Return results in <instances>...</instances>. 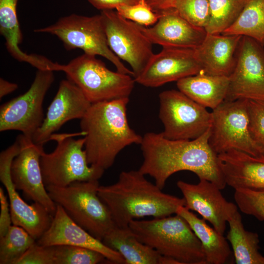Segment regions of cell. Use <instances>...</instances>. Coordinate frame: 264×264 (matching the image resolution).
<instances>
[{
  "label": "cell",
  "instance_id": "9a60e30c",
  "mask_svg": "<svg viewBox=\"0 0 264 264\" xmlns=\"http://www.w3.org/2000/svg\"><path fill=\"white\" fill-rule=\"evenodd\" d=\"M20 150L11 165V176L18 190L25 197L44 206L54 215L56 204L52 200L44 184L40 157L44 151L43 146L34 143L31 138L22 134L17 136Z\"/></svg>",
  "mask_w": 264,
  "mask_h": 264
},
{
  "label": "cell",
  "instance_id": "9c48e42d",
  "mask_svg": "<svg viewBox=\"0 0 264 264\" xmlns=\"http://www.w3.org/2000/svg\"><path fill=\"white\" fill-rule=\"evenodd\" d=\"M212 114L208 142L217 154L236 150L256 157L264 156L250 134L247 99L224 101L213 110Z\"/></svg>",
  "mask_w": 264,
  "mask_h": 264
},
{
  "label": "cell",
  "instance_id": "484cf974",
  "mask_svg": "<svg viewBox=\"0 0 264 264\" xmlns=\"http://www.w3.org/2000/svg\"><path fill=\"white\" fill-rule=\"evenodd\" d=\"M189 224L202 245L206 264H224L230 261L232 252L226 238L198 217L185 206L176 211Z\"/></svg>",
  "mask_w": 264,
  "mask_h": 264
},
{
  "label": "cell",
  "instance_id": "277c9868",
  "mask_svg": "<svg viewBox=\"0 0 264 264\" xmlns=\"http://www.w3.org/2000/svg\"><path fill=\"white\" fill-rule=\"evenodd\" d=\"M129 228L141 242L177 264H206L200 242L180 216L133 220Z\"/></svg>",
  "mask_w": 264,
  "mask_h": 264
},
{
  "label": "cell",
  "instance_id": "d590c367",
  "mask_svg": "<svg viewBox=\"0 0 264 264\" xmlns=\"http://www.w3.org/2000/svg\"><path fill=\"white\" fill-rule=\"evenodd\" d=\"M17 264H54L53 246L40 245L36 242L19 260Z\"/></svg>",
  "mask_w": 264,
  "mask_h": 264
},
{
  "label": "cell",
  "instance_id": "ac0fdd59",
  "mask_svg": "<svg viewBox=\"0 0 264 264\" xmlns=\"http://www.w3.org/2000/svg\"><path fill=\"white\" fill-rule=\"evenodd\" d=\"M91 104L73 82L68 79L63 80L42 125L32 136L33 142L43 146L66 122L81 119Z\"/></svg>",
  "mask_w": 264,
  "mask_h": 264
},
{
  "label": "cell",
  "instance_id": "8d00e7d4",
  "mask_svg": "<svg viewBox=\"0 0 264 264\" xmlns=\"http://www.w3.org/2000/svg\"><path fill=\"white\" fill-rule=\"evenodd\" d=\"M0 238L4 236L12 223L9 204L2 187H0Z\"/></svg>",
  "mask_w": 264,
  "mask_h": 264
},
{
  "label": "cell",
  "instance_id": "836d02e7",
  "mask_svg": "<svg viewBox=\"0 0 264 264\" xmlns=\"http://www.w3.org/2000/svg\"><path fill=\"white\" fill-rule=\"evenodd\" d=\"M249 131L264 154V101L247 100Z\"/></svg>",
  "mask_w": 264,
  "mask_h": 264
},
{
  "label": "cell",
  "instance_id": "52a82bcc",
  "mask_svg": "<svg viewBox=\"0 0 264 264\" xmlns=\"http://www.w3.org/2000/svg\"><path fill=\"white\" fill-rule=\"evenodd\" d=\"M62 71L91 104L129 98L135 82L132 75L111 71L95 56L86 53L63 65Z\"/></svg>",
  "mask_w": 264,
  "mask_h": 264
},
{
  "label": "cell",
  "instance_id": "ffe728a7",
  "mask_svg": "<svg viewBox=\"0 0 264 264\" xmlns=\"http://www.w3.org/2000/svg\"><path fill=\"white\" fill-rule=\"evenodd\" d=\"M159 17L150 27L142 29L153 44L162 47L196 48L207 35L204 28L197 27L181 16L174 8L158 12Z\"/></svg>",
  "mask_w": 264,
  "mask_h": 264
},
{
  "label": "cell",
  "instance_id": "8992f818",
  "mask_svg": "<svg viewBox=\"0 0 264 264\" xmlns=\"http://www.w3.org/2000/svg\"><path fill=\"white\" fill-rule=\"evenodd\" d=\"M84 136L81 132L75 133L53 134L50 139L57 142L55 150L47 154L44 151L40 167L45 187L66 186L75 181L98 180L105 170L90 165L83 149L85 138L75 139L76 135Z\"/></svg>",
  "mask_w": 264,
  "mask_h": 264
},
{
  "label": "cell",
  "instance_id": "cb8c5ba5",
  "mask_svg": "<svg viewBox=\"0 0 264 264\" xmlns=\"http://www.w3.org/2000/svg\"><path fill=\"white\" fill-rule=\"evenodd\" d=\"M102 242L121 254L126 264H177L140 241L129 227L116 226L104 237Z\"/></svg>",
  "mask_w": 264,
  "mask_h": 264
},
{
  "label": "cell",
  "instance_id": "30bf717a",
  "mask_svg": "<svg viewBox=\"0 0 264 264\" xmlns=\"http://www.w3.org/2000/svg\"><path fill=\"white\" fill-rule=\"evenodd\" d=\"M159 118L163 135L171 140H191L211 126L212 112L180 90H168L159 95Z\"/></svg>",
  "mask_w": 264,
  "mask_h": 264
},
{
  "label": "cell",
  "instance_id": "3957f363",
  "mask_svg": "<svg viewBox=\"0 0 264 264\" xmlns=\"http://www.w3.org/2000/svg\"><path fill=\"white\" fill-rule=\"evenodd\" d=\"M129 101V98H125L91 104L80 119V128L85 133V150L90 165L107 170L125 147L141 144L143 137L128 123Z\"/></svg>",
  "mask_w": 264,
  "mask_h": 264
},
{
  "label": "cell",
  "instance_id": "e575fe53",
  "mask_svg": "<svg viewBox=\"0 0 264 264\" xmlns=\"http://www.w3.org/2000/svg\"><path fill=\"white\" fill-rule=\"evenodd\" d=\"M115 9L122 17L146 27L153 25L159 17V14L154 12L146 1L120 6Z\"/></svg>",
  "mask_w": 264,
  "mask_h": 264
},
{
  "label": "cell",
  "instance_id": "ab89813d",
  "mask_svg": "<svg viewBox=\"0 0 264 264\" xmlns=\"http://www.w3.org/2000/svg\"><path fill=\"white\" fill-rule=\"evenodd\" d=\"M18 88L17 84L9 82L4 79L0 78V98L1 99L16 90Z\"/></svg>",
  "mask_w": 264,
  "mask_h": 264
},
{
  "label": "cell",
  "instance_id": "4316f807",
  "mask_svg": "<svg viewBox=\"0 0 264 264\" xmlns=\"http://www.w3.org/2000/svg\"><path fill=\"white\" fill-rule=\"evenodd\" d=\"M226 239L232 247L237 264H264V256L259 252L257 233L246 230L237 211L229 219Z\"/></svg>",
  "mask_w": 264,
  "mask_h": 264
},
{
  "label": "cell",
  "instance_id": "7a4b0ae2",
  "mask_svg": "<svg viewBox=\"0 0 264 264\" xmlns=\"http://www.w3.org/2000/svg\"><path fill=\"white\" fill-rule=\"evenodd\" d=\"M98 192L119 228H128L131 220L140 218L176 214L185 204L183 198L163 192L139 170L122 172L115 183L99 186Z\"/></svg>",
  "mask_w": 264,
  "mask_h": 264
},
{
  "label": "cell",
  "instance_id": "d6a6232c",
  "mask_svg": "<svg viewBox=\"0 0 264 264\" xmlns=\"http://www.w3.org/2000/svg\"><path fill=\"white\" fill-rule=\"evenodd\" d=\"M234 198L238 208L243 213L264 220V189H236Z\"/></svg>",
  "mask_w": 264,
  "mask_h": 264
},
{
  "label": "cell",
  "instance_id": "1f68e13d",
  "mask_svg": "<svg viewBox=\"0 0 264 264\" xmlns=\"http://www.w3.org/2000/svg\"><path fill=\"white\" fill-rule=\"evenodd\" d=\"M173 8L184 19L197 27L205 29L208 23L209 0H176Z\"/></svg>",
  "mask_w": 264,
  "mask_h": 264
},
{
  "label": "cell",
  "instance_id": "e0dca14e",
  "mask_svg": "<svg viewBox=\"0 0 264 264\" xmlns=\"http://www.w3.org/2000/svg\"><path fill=\"white\" fill-rule=\"evenodd\" d=\"M176 185L183 195L185 206L198 213L223 235L226 223L238 211L237 205L228 201L217 185L205 179H199L197 184L179 180Z\"/></svg>",
  "mask_w": 264,
  "mask_h": 264
},
{
  "label": "cell",
  "instance_id": "4fadbf2b",
  "mask_svg": "<svg viewBox=\"0 0 264 264\" xmlns=\"http://www.w3.org/2000/svg\"><path fill=\"white\" fill-rule=\"evenodd\" d=\"M264 47L251 38L242 36L234 69L224 101H264Z\"/></svg>",
  "mask_w": 264,
  "mask_h": 264
},
{
  "label": "cell",
  "instance_id": "f1b7e54d",
  "mask_svg": "<svg viewBox=\"0 0 264 264\" xmlns=\"http://www.w3.org/2000/svg\"><path fill=\"white\" fill-rule=\"evenodd\" d=\"M247 0H209L210 18L207 33L221 34L236 20Z\"/></svg>",
  "mask_w": 264,
  "mask_h": 264
},
{
  "label": "cell",
  "instance_id": "d6986e66",
  "mask_svg": "<svg viewBox=\"0 0 264 264\" xmlns=\"http://www.w3.org/2000/svg\"><path fill=\"white\" fill-rule=\"evenodd\" d=\"M36 242L45 246L65 244L84 247L101 253L110 263L125 264L121 254L76 224L58 204L50 226Z\"/></svg>",
  "mask_w": 264,
  "mask_h": 264
},
{
  "label": "cell",
  "instance_id": "60d3db41",
  "mask_svg": "<svg viewBox=\"0 0 264 264\" xmlns=\"http://www.w3.org/2000/svg\"><path fill=\"white\" fill-rule=\"evenodd\" d=\"M138 1L139 2H144V1H146V0H138Z\"/></svg>",
  "mask_w": 264,
  "mask_h": 264
},
{
  "label": "cell",
  "instance_id": "ba28073f",
  "mask_svg": "<svg viewBox=\"0 0 264 264\" xmlns=\"http://www.w3.org/2000/svg\"><path fill=\"white\" fill-rule=\"evenodd\" d=\"M34 31L57 36L67 50L80 49L84 53L102 56L112 63L117 71L133 76L110 48L100 14L90 17L72 14Z\"/></svg>",
  "mask_w": 264,
  "mask_h": 264
},
{
  "label": "cell",
  "instance_id": "7c38bea8",
  "mask_svg": "<svg viewBox=\"0 0 264 264\" xmlns=\"http://www.w3.org/2000/svg\"><path fill=\"white\" fill-rule=\"evenodd\" d=\"M111 50L130 66L137 77L154 55L153 44L142 29V25L127 20L113 9L100 13Z\"/></svg>",
  "mask_w": 264,
  "mask_h": 264
},
{
  "label": "cell",
  "instance_id": "83f0119b",
  "mask_svg": "<svg viewBox=\"0 0 264 264\" xmlns=\"http://www.w3.org/2000/svg\"><path fill=\"white\" fill-rule=\"evenodd\" d=\"M221 34L248 37L264 47V0H247L235 22Z\"/></svg>",
  "mask_w": 264,
  "mask_h": 264
},
{
  "label": "cell",
  "instance_id": "44dd1931",
  "mask_svg": "<svg viewBox=\"0 0 264 264\" xmlns=\"http://www.w3.org/2000/svg\"><path fill=\"white\" fill-rule=\"evenodd\" d=\"M242 37L207 33L201 44L194 48L202 71L212 75L229 77L235 66Z\"/></svg>",
  "mask_w": 264,
  "mask_h": 264
},
{
  "label": "cell",
  "instance_id": "5b68a950",
  "mask_svg": "<svg viewBox=\"0 0 264 264\" xmlns=\"http://www.w3.org/2000/svg\"><path fill=\"white\" fill-rule=\"evenodd\" d=\"M98 180L75 181L65 187L46 186L52 200L90 234L102 241L116 227L110 213L99 196Z\"/></svg>",
  "mask_w": 264,
  "mask_h": 264
},
{
  "label": "cell",
  "instance_id": "f546056e",
  "mask_svg": "<svg viewBox=\"0 0 264 264\" xmlns=\"http://www.w3.org/2000/svg\"><path fill=\"white\" fill-rule=\"evenodd\" d=\"M36 241L22 227L12 225L0 238V264H17Z\"/></svg>",
  "mask_w": 264,
  "mask_h": 264
},
{
  "label": "cell",
  "instance_id": "d4e9b609",
  "mask_svg": "<svg viewBox=\"0 0 264 264\" xmlns=\"http://www.w3.org/2000/svg\"><path fill=\"white\" fill-rule=\"evenodd\" d=\"M229 77L201 72L177 81V87L191 99L204 107L215 109L227 95Z\"/></svg>",
  "mask_w": 264,
  "mask_h": 264
},
{
  "label": "cell",
  "instance_id": "5bb4252c",
  "mask_svg": "<svg viewBox=\"0 0 264 264\" xmlns=\"http://www.w3.org/2000/svg\"><path fill=\"white\" fill-rule=\"evenodd\" d=\"M20 150L15 142L0 154V180L5 187L9 200L12 224L24 228L36 241L48 229L53 215L39 203L25 202L19 195L11 176V165Z\"/></svg>",
  "mask_w": 264,
  "mask_h": 264
},
{
  "label": "cell",
  "instance_id": "f35d334b",
  "mask_svg": "<svg viewBox=\"0 0 264 264\" xmlns=\"http://www.w3.org/2000/svg\"><path fill=\"white\" fill-rule=\"evenodd\" d=\"M176 0H146V3L155 12L172 8Z\"/></svg>",
  "mask_w": 264,
  "mask_h": 264
},
{
  "label": "cell",
  "instance_id": "2e32d148",
  "mask_svg": "<svg viewBox=\"0 0 264 264\" xmlns=\"http://www.w3.org/2000/svg\"><path fill=\"white\" fill-rule=\"evenodd\" d=\"M202 72L194 48L162 47L154 54L135 82L155 88Z\"/></svg>",
  "mask_w": 264,
  "mask_h": 264
},
{
  "label": "cell",
  "instance_id": "4dcf8cb0",
  "mask_svg": "<svg viewBox=\"0 0 264 264\" xmlns=\"http://www.w3.org/2000/svg\"><path fill=\"white\" fill-rule=\"evenodd\" d=\"M54 264H97L109 261L101 253L70 245H53Z\"/></svg>",
  "mask_w": 264,
  "mask_h": 264
},
{
  "label": "cell",
  "instance_id": "7402d4cb",
  "mask_svg": "<svg viewBox=\"0 0 264 264\" xmlns=\"http://www.w3.org/2000/svg\"><path fill=\"white\" fill-rule=\"evenodd\" d=\"M218 157L226 185L234 190L264 189V156L231 150Z\"/></svg>",
  "mask_w": 264,
  "mask_h": 264
},
{
  "label": "cell",
  "instance_id": "8fae6325",
  "mask_svg": "<svg viewBox=\"0 0 264 264\" xmlns=\"http://www.w3.org/2000/svg\"><path fill=\"white\" fill-rule=\"evenodd\" d=\"M53 71L38 69L30 87L23 94L0 107V131H19L31 138L44 119L45 95L54 81Z\"/></svg>",
  "mask_w": 264,
  "mask_h": 264
},
{
  "label": "cell",
  "instance_id": "6da1fadb",
  "mask_svg": "<svg viewBox=\"0 0 264 264\" xmlns=\"http://www.w3.org/2000/svg\"><path fill=\"white\" fill-rule=\"evenodd\" d=\"M210 129L191 140H171L162 133L147 132L140 144L143 161L139 170L152 177L161 189L173 174L181 171L195 173L221 190L226 185L218 154L209 144Z\"/></svg>",
  "mask_w": 264,
  "mask_h": 264
},
{
  "label": "cell",
  "instance_id": "74e56055",
  "mask_svg": "<svg viewBox=\"0 0 264 264\" xmlns=\"http://www.w3.org/2000/svg\"><path fill=\"white\" fill-rule=\"evenodd\" d=\"M95 8L101 11L116 9L122 5H133L138 0H88Z\"/></svg>",
  "mask_w": 264,
  "mask_h": 264
},
{
  "label": "cell",
  "instance_id": "603a6c76",
  "mask_svg": "<svg viewBox=\"0 0 264 264\" xmlns=\"http://www.w3.org/2000/svg\"><path fill=\"white\" fill-rule=\"evenodd\" d=\"M19 0H0V33L5 39L7 50L17 60L26 62L37 69L57 71L58 63L42 56L27 54L19 47L22 35L17 14Z\"/></svg>",
  "mask_w": 264,
  "mask_h": 264
}]
</instances>
